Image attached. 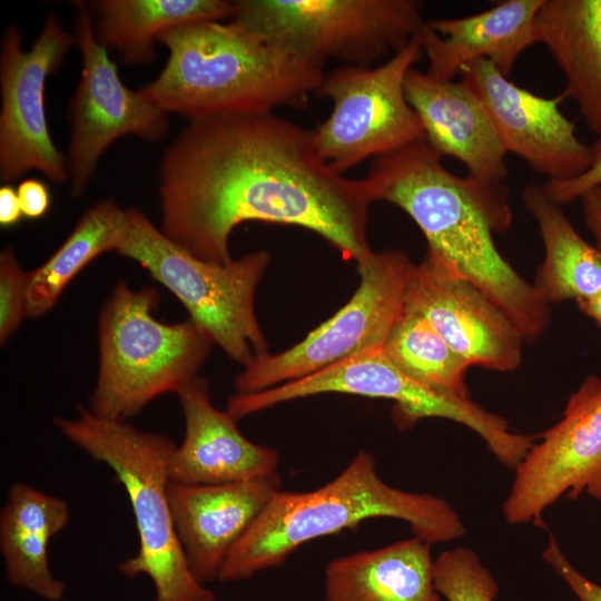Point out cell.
I'll use <instances>...</instances> for the list:
<instances>
[{"label":"cell","mask_w":601,"mask_h":601,"mask_svg":"<svg viewBox=\"0 0 601 601\" xmlns=\"http://www.w3.org/2000/svg\"><path fill=\"white\" fill-rule=\"evenodd\" d=\"M161 231L205 262L233 260L229 238L245 221L302 227L356 263L366 238L363 180L333 170L313 130L273 111L189 120L162 154Z\"/></svg>","instance_id":"cell-1"},{"label":"cell","mask_w":601,"mask_h":601,"mask_svg":"<svg viewBox=\"0 0 601 601\" xmlns=\"http://www.w3.org/2000/svg\"><path fill=\"white\" fill-rule=\"evenodd\" d=\"M442 158L425 139L378 156L362 178L366 195L403 209L426 250L484 292L532 343L548 329L551 309L494 243L493 234L512 224L509 189L456 176Z\"/></svg>","instance_id":"cell-2"},{"label":"cell","mask_w":601,"mask_h":601,"mask_svg":"<svg viewBox=\"0 0 601 601\" xmlns=\"http://www.w3.org/2000/svg\"><path fill=\"white\" fill-rule=\"evenodd\" d=\"M169 52L158 77L139 92L164 112L189 120L231 112L303 107L323 67L268 45L230 20H201L158 38Z\"/></svg>","instance_id":"cell-3"},{"label":"cell","mask_w":601,"mask_h":601,"mask_svg":"<svg viewBox=\"0 0 601 601\" xmlns=\"http://www.w3.org/2000/svg\"><path fill=\"white\" fill-rule=\"evenodd\" d=\"M374 518L402 520L414 536L430 544L452 542L466 532L446 500L388 485L377 474L373 455L361 451L318 489L278 490L229 552L218 580H248L282 565L304 543Z\"/></svg>","instance_id":"cell-4"},{"label":"cell","mask_w":601,"mask_h":601,"mask_svg":"<svg viewBox=\"0 0 601 601\" xmlns=\"http://www.w3.org/2000/svg\"><path fill=\"white\" fill-rule=\"evenodd\" d=\"M75 418L56 416L55 426L72 444L108 465L129 499L138 533V551L119 563L127 578L146 575L151 601H216V594L193 575L174 524L168 485L176 445L165 435L93 415L78 405Z\"/></svg>","instance_id":"cell-5"},{"label":"cell","mask_w":601,"mask_h":601,"mask_svg":"<svg viewBox=\"0 0 601 601\" xmlns=\"http://www.w3.org/2000/svg\"><path fill=\"white\" fill-rule=\"evenodd\" d=\"M159 294L119 280L98 323L99 368L88 410L127 422L164 393H176L197 377L213 342L189 319L158 321Z\"/></svg>","instance_id":"cell-6"},{"label":"cell","mask_w":601,"mask_h":601,"mask_svg":"<svg viewBox=\"0 0 601 601\" xmlns=\"http://www.w3.org/2000/svg\"><path fill=\"white\" fill-rule=\"evenodd\" d=\"M117 253L140 264L184 305L191 321L231 359L245 366L268 352L255 312L257 286L269 255L257 250L228 264L201 260L137 208Z\"/></svg>","instance_id":"cell-7"},{"label":"cell","mask_w":601,"mask_h":601,"mask_svg":"<svg viewBox=\"0 0 601 601\" xmlns=\"http://www.w3.org/2000/svg\"><path fill=\"white\" fill-rule=\"evenodd\" d=\"M235 20L268 45L323 67H372L403 50L423 29L414 0H238Z\"/></svg>","instance_id":"cell-8"},{"label":"cell","mask_w":601,"mask_h":601,"mask_svg":"<svg viewBox=\"0 0 601 601\" xmlns=\"http://www.w3.org/2000/svg\"><path fill=\"white\" fill-rule=\"evenodd\" d=\"M324 393L392 400V417L401 430L427 417L460 423L481 436L497 461L511 470L521 462L533 441L531 435L512 432L503 416L470 397L441 393L410 378L391 363L382 348L263 392L235 394L228 398L226 411L239 420L280 403Z\"/></svg>","instance_id":"cell-9"},{"label":"cell","mask_w":601,"mask_h":601,"mask_svg":"<svg viewBox=\"0 0 601 601\" xmlns=\"http://www.w3.org/2000/svg\"><path fill=\"white\" fill-rule=\"evenodd\" d=\"M411 265L398 249L358 260L359 284L351 299L288 349L254 357L235 378L236 394L263 392L382 348L404 313Z\"/></svg>","instance_id":"cell-10"},{"label":"cell","mask_w":601,"mask_h":601,"mask_svg":"<svg viewBox=\"0 0 601 601\" xmlns=\"http://www.w3.org/2000/svg\"><path fill=\"white\" fill-rule=\"evenodd\" d=\"M423 55L417 35L377 67L343 66L324 75L315 93L333 102L313 130L321 158L343 175L378 157L425 139L423 125L405 95L407 72Z\"/></svg>","instance_id":"cell-11"},{"label":"cell","mask_w":601,"mask_h":601,"mask_svg":"<svg viewBox=\"0 0 601 601\" xmlns=\"http://www.w3.org/2000/svg\"><path fill=\"white\" fill-rule=\"evenodd\" d=\"M76 45L55 13L23 50L16 23L4 30L0 47V180L10 184L29 170L53 183L68 181L66 156L55 146L45 110L48 77Z\"/></svg>","instance_id":"cell-12"},{"label":"cell","mask_w":601,"mask_h":601,"mask_svg":"<svg viewBox=\"0 0 601 601\" xmlns=\"http://www.w3.org/2000/svg\"><path fill=\"white\" fill-rule=\"evenodd\" d=\"M75 40L81 77L68 107L71 136L66 157L73 197L81 196L106 149L126 135L158 141L169 129L168 115L121 81L109 51L97 39L87 2L76 1Z\"/></svg>","instance_id":"cell-13"},{"label":"cell","mask_w":601,"mask_h":601,"mask_svg":"<svg viewBox=\"0 0 601 601\" xmlns=\"http://www.w3.org/2000/svg\"><path fill=\"white\" fill-rule=\"evenodd\" d=\"M538 437L514 469L502 505L509 524L544 526V512L562 496L601 500V380L588 376L562 418Z\"/></svg>","instance_id":"cell-14"},{"label":"cell","mask_w":601,"mask_h":601,"mask_svg":"<svg viewBox=\"0 0 601 601\" xmlns=\"http://www.w3.org/2000/svg\"><path fill=\"white\" fill-rule=\"evenodd\" d=\"M405 309L423 316L471 366L511 372L522 363V334L477 286L426 250L410 267Z\"/></svg>","instance_id":"cell-15"},{"label":"cell","mask_w":601,"mask_h":601,"mask_svg":"<svg viewBox=\"0 0 601 601\" xmlns=\"http://www.w3.org/2000/svg\"><path fill=\"white\" fill-rule=\"evenodd\" d=\"M460 73L483 100L504 151L521 157L548 181L582 176L594 161V149L579 140L574 124L559 105L564 93L544 98L510 81L487 59L464 66Z\"/></svg>","instance_id":"cell-16"},{"label":"cell","mask_w":601,"mask_h":601,"mask_svg":"<svg viewBox=\"0 0 601 601\" xmlns=\"http://www.w3.org/2000/svg\"><path fill=\"white\" fill-rule=\"evenodd\" d=\"M280 489L277 471L221 484L169 482L175 529L197 581L218 580L229 552Z\"/></svg>","instance_id":"cell-17"},{"label":"cell","mask_w":601,"mask_h":601,"mask_svg":"<svg viewBox=\"0 0 601 601\" xmlns=\"http://www.w3.org/2000/svg\"><path fill=\"white\" fill-rule=\"evenodd\" d=\"M177 396L185 418V435L170 459V482L221 484L277 471L278 452L249 441L230 413L215 407L207 378L195 377Z\"/></svg>","instance_id":"cell-18"},{"label":"cell","mask_w":601,"mask_h":601,"mask_svg":"<svg viewBox=\"0 0 601 601\" xmlns=\"http://www.w3.org/2000/svg\"><path fill=\"white\" fill-rule=\"evenodd\" d=\"M405 95L418 116L426 142L442 157H453L467 176L504 184L505 155L493 120L479 95L464 81H440L412 68Z\"/></svg>","instance_id":"cell-19"},{"label":"cell","mask_w":601,"mask_h":601,"mask_svg":"<svg viewBox=\"0 0 601 601\" xmlns=\"http://www.w3.org/2000/svg\"><path fill=\"white\" fill-rule=\"evenodd\" d=\"M543 1L506 0L467 17L425 22L418 36L428 59L426 75L450 81L467 63L487 59L508 76L538 42L535 19Z\"/></svg>","instance_id":"cell-20"},{"label":"cell","mask_w":601,"mask_h":601,"mask_svg":"<svg viewBox=\"0 0 601 601\" xmlns=\"http://www.w3.org/2000/svg\"><path fill=\"white\" fill-rule=\"evenodd\" d=\"M68 503L26 483L10 486L0 513V552L7 581L46 601H61L66 583L49 563V543L69 522Z\"/></svg>","instance_id":"cell-21"},{"label":"cell","mask_w":601,"mask_h":601,"mask_svg":"<svg viewBox=\"0 0 601 601\" xmlns=\"http://www.w3.org/2000/svg\"><path fill=\"white\" fill-rule=\"evenodd\" d=\"M431 544L413 536L329 561L324 601H440Z\"/></svg>","instance_id":"cell-22"},{"label":"cell","mask_w":601,"mask_h":601,"mask_svg":"<svg viewBox=\"0 0 601 601\" xmlns=\"http://www.w3.org/2000/svg\"><path fill=\"white\" fill-rule=\"evenodd\" d=\"M535 27L565 77L564 96L601 140V0H544Z\"/></svg>","instance_id":"cell-23"},{"label":"cell","mask_w":601,"mask_h":601,"mask_svg":"<svg viewBox=\"0 0 601 601\" xmlns=\"http://www.w3.org/2000/svg\"><path fill=\"white\" fill-rule=\"evenodd\" d=\"M98 41L125 65L146 66L165 31L194 21L234 17L225 0H98L88 3Z\"/></svg>","instance_id":"cell-24"},{"label":"cell","mask_w":601,"mask_h":601,"mask_svg":"<svg viewBox=\"0 0 601 601\" xmlns=\"http://www.w3.org/2000/svg\"><path fill=\"white\" fill-rule=\"evenodd\" d=\"M525 209L535 220L544 246L535 288L551 305L592 297L601 290V250L575 230L543 186L529 184L522 191Z\"/></svg>","instance_id":"cell-25"},{"label":"cell","mask_w":601,"mask_h":601,"mask_svg":"<svg viewBox=\"0 0 601 601\" xmlns=\"http://www.w3.org/2000/svg\"><path fill=\"white\" fill-rule=\"evenodd\" d=\"M128 227L127 209L112 199L100 200L86 210L59 248L31 270L28 317L48 313L90 262L104 253L117 252Z\"/></svg>","instance_id":"cell-26"},{"label":"cell","mask_w":601,"mask_h":601,"mask_svg":"<svg viewBox=\"0 0 601 601\" xmlns=\"http://www.w3.org/2000/svg\"><path fill=\"white\" fill-rule=\"evenodd\" d=\"M403 374L441 393L470 397L465 375L471 366L421 315L404 309L383 347Z\"/></svg>","instance_id":"cell-27"},{"label":"cell","mask_w":601,"mask_h":601,"mask_svg":"<svg viewBox=\"0 0 601 601\" xmlns=\"http://www.w3.org/2000/svg\"><path fill=\"white\" fill-rule=\"evenodd\" d=\"M434 582L446 601H495L500 588L474 550L456 546L434 560Z\"/></svg>","instance_id":"cell-28"},{"label":"cell","mask_w":601,"mask_h":601,"mask_svg":"<svg viewBox=\"0 0 601 601\" xmlns=\"http://www.w3.org/2000/svg\"><path fill=\"white\" fill-rule=\"evenodd\" d=\"M31 272L19 264L13 250L0 255V342L6 344L28 317V290Z\"/></svg>","instance_id":"cell-29"},{"label":"cell","mask_w":601,"mask_h":601,"mask_svg":"<svg viewBox=\"0 0 601 601\" xmlns=\"http://www.w3.org/2000/svg\"><path fill=\"white\" fill-rule=\"evenodd\" d=\"M542 558L562 578L579 601H601V587L572 565L552 534L549 536Z\"/></svg>","instance_id":"cell-30"},{"label":"cell","mask_w":601,"mask_h":601,"mask_svg":"<svg viewBox=\"0 0 601 601\" xmlns=\"http://www.w3.org/2000/svg\"><path fill=\"white\" fill-rule=\"evenodd\" d=\"M594 161L582 176L568 181H548L543 189L556 205L569 204L580 198L588 190L601 186V140L592 146Z\"/></svg>","instance_id":"cell-31"},{"label":"cell","mask_w":601,"mask_h":601,"mask_svg":"<svg viewBox=\"0 0 601 601\" xmlns=\"http://www.w3.org/2000/svg\"><path fill=\"white\" fill-rule=\"evenodd\" d=\"M22 215L29 219H39L50 207V193L45 183L36 178L23 179L17 187Z\"/></svg>","instance_id":"cell-32"},{"label":"cell","mask_w":601,"mask_h":601,"mask_svg":"<svg viewBox=\"0 0 601 601\" xmlns=\"http://www.w3.org/2000/svg\"><path fill=\"white\" fill-rule=\"evenodd\" d=\"M584 223L595 238L601 250V186L594 187L580 197Z\"/></svg>","instance_id":"cell-33"},{"label":"cell","mask_w":601,"mask_h":601,"mask_svg":"<svg viewBox=\"0 0 601 601\" xmlns=\"http://www.w3.org/2000/svg\"><path fill=\"white\" fill-rule=\"evenodd\" d=\"M23 217L17 188L11 184H2L0 187V225L2 227L14 226Z\"/></svg>","instance_id":"cell-34"},{"label":"cell","mask_w":601,"mask_h":601,"mask_svg":"<svg viewBox=\"0 0 601 601\" xmlns=\"http://www.w3.org/2000/svg\"><path fill=\"white\" fill-rule=\"evenodd\" d=\"M579 308L601 327V290L590 298L577 302Z\"/></svg>","instance_id":"cell-35"}]
</instances>
